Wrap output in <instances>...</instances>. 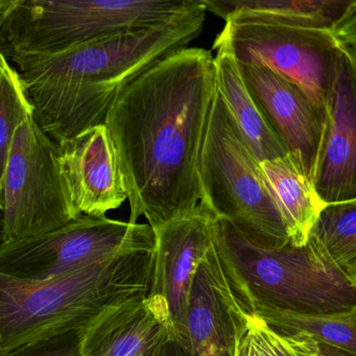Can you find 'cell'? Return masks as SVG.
I'll return each instance as SVG.
<instances>
[{"mask_svg":"<svg viewBox=\"0 0 356 356\" xmlns=\"http://www.w3.org/2000/svg\"><path fill=\"white\" fill-rule=\"evenodd\" d=\"M211 51L186 47L124 85L107 127L130 204V222L151 228L201 201L199 160L216 95Z\"/></svg>","mask_w":356,"mask_h":356,"instance_id":"cell-1","label":"cell"},{"mask_svg":"<svg viewBox=\"0 0 356 356\" xmlns=\"http://www.w3.org/2000/svg\"><path fill=\"white\" fill-rule=\"evenodd\" d=\"M205 7L164 26L120 33L53 54H15L33 118L61 143L105 124L120 89L156 62L186 49L201 34Z\"/></svg>","mask_w":356,"mask_h":356,"instance_id":"cell-2","label":"cell"},{"mask_svg":"<svg viewBox=\"0 0 356 356\" xmlns=\"http://www.w3.org/2000/svg\"><path fill=\"white\" fill-rule=\"evenodd\" d=\"M155 249L43 281L0 275V353L79 331L108 306L149 296Z\"/></svg>","mask_w":356,"mask_h":356,"instance_id":"cell-3","label":"cell"},{"mask_svg":"<svg viewBox=\"0 0 356 356\" xmlns=\"http://www.w3.org/2000/svg\"><path fill=\"white\" fill-rule=\"evenodd\" d=\"M203 8L202 0H6L0 51L53 54L120 33L164 26Z\"/></svg>","mask_w":356,"mask_h":356,"instance_id":"cell-4","label":"cell"},{"mask_svg":"<svg viewBox=\"0 0 356 356\" xmlns=\"http://www.w3.org/2000/svg\"><path fill=\"white\" fill-rule=\"evenodd\" d=\"M199 180L201 201L218 220L259 245H289L261 165L216 90L200 154Z\"/></svg>","mask_w":356,"mask_h":356,"instance_id":"cell-5","label":"cell"},{"mask_svg":"<svg viewBox=\"0 0 356 356\" xmlns=\"http://www.w3.org/2000/svg\"><path fill=\"white\" fill-rule=\"evenodd\" d=\"M218 239L252 303L314 314L356 308V284L307 245L266 247L222 220Z\"/></svg>","mask_w":356,"mask_h":356,"instance_id":"cell-6","label":"cell"},{"mask_svg":"<svg viewBox=\"0 0 356 356\" xmlns=\"http://www.w3.org/2000/svg\"><path fill=\"white\" fill-rule=\"evenodd\" d=\"M213 49L227 51L238 64L270 68L302 89L327 118L341 55L356 57L333 33L264 24L226 22Z\"/></svg>","mask_w":356,"mask_h":356,"instance_id":"cell-7","label":"cell"},{"mask_svg":"<svg viewBox=\"0 0 356 356\" xmlns=\"http://www.w3.org/2000/svg\"><path fill=\"white\" fill-rule=\"evenodd\" d=\"M155 249L149 224L80 216L54 230L0 245V275L43 281L132 252Z\"/></svg>","mask_w":356,"mask_h":356,"instance_id":"cell-8","label":"cell"},{"mask_svg":"<svg viewBox=\"0 0 356 356\" xmlns=\"http://www.w3.org/2000/svg\"><path fill=\"white\" fill-rule=\"evenodd\" d=\"M55 152L56 143L33 115L26 118L14 135L0 191L3 243L36 236L74 220Z\"/></svg>","mask_w":356,"mask_h":356,"instance_id":"cell-9","label":"cell"},{"mask_svg":"<svg viewBox=\"0 0 356 356\" xmlns=\"http://www.w3.org/2000/svg\"><path fill=\"white\" fill-rule=\"evenodd\" d=\"M252 302L216 235L189 291L184 349L188 356H235Z\"/></svg>","mask_w":356,"mask_h":356,"instance_id":"cell-10","label":"cell"},{"mask_svg":"<svg viewBox=\"0 0 356 356\" xmlns=\"http://www.w3.org/2000/svg\"><path fill=\"white\" fill-rule=\"evenodd\" d=\"M237 65L248 90L287 155L314 185L328 118L297 85L266 66L258 63Z\"/></svg>","mask_w":356,"mask_h":356,"instance_id":"cell-11","label":"cell"},{"mask_svg":"<svg viewBox=\"0 0 356 356\" xmlns=\"http://www.w3.org/2000/svg\"><path fill=\"white\" fill-rule=\"evenodd\" d=\"M218 230V216L202 201L191 211L153 230L155 254L149 295L158 296L168 304L174 339L182 347L191 282Z\"/></svg>","mask_w":356,"mask_h":356,"instance_id":"cell-12","label":"cell"},{"mask_svg":"<svg viewBox=\"0 0 356 356\" xmlns=\"http://www.w3.org/2000/svg\"><path fill=\"white\" fill-rule=\"evenodd\" d=\"M55 154L74 218L106 216L128 200L105 124L87 129L56 143Z\"/></svg>","mask_w":356,"mask_h":356,"instance_id":"cell-13","label":"cell"},{"mask_svg":"<svg viewBox=\"0 0 356 356\" xmlns=\"http://www.w3.org/2000/svg\"><path fill=\"white\" fill-rule=\"evenodd\" d=\"M174 339L168 304L138 296L102 310L78 331L80 356H160Z\"/></svg>","mask_w":356,"mask_h":356,"instance_id":"cell-14","label":"cell"},{"mask_svg":"<svg viewBox=\"0 0 356 356\" xmlns=\"http://www.w3.org/2000/svg\"><path fill=\"white\" fill-rule=\"evenodd\" d=\"M356 57L339 60L314 191L324 204L356 200Z\"/></svg>","mask_w":356,"mask_h":356,"instance_id":"cell-15","label":"cell"},{"mask_svg":"<svg viewBox=\"0 0 356 356\" xmlns=\"http://www.w3.org/2000/svg\"><path fill=\"white\" fill-rule=\"evenodd\" d=\"M226 22L327 31L355 51L356 0H202Z\"/></svg>","mask_w":356,"mask_h":356,"instance_id":"cell-16","label":"cell"},{"mask_svg":"<svg viewBox=\"0 0 356 356\" xmlns=\"http://www.w3.org/2000/svg\"><path fill=\"white\" fill-rule=\"evenodd\" d=\"M216 51V91L248 147L259 163L284 157V147L248 90L234 58L227 51Z\"/></svg>","mask_w":356,"mask_h":356,"instance_id":"cell-17","label":"cell"},{"mask_svg":"<svg viewBox=\"0 0 356 356\" xmlns=\"http://www.w3.org/2000/svg\"><path fill=\"white\" fill-rule=\"evenodd\" d=\"M260 165L284 222L289 245L304 247L325 204L289 155L262 162Z\"/></svg>","mask_w":356,"mask_h":356,"instance_id":"cell-18","label":"cell"},{"mask_svg":"<svg viewBox=\"0 0 356 356\" xmlns=\"http://www.w3.org/2000/svg\"><path fill=\"white\" fill-rule=\"evenodd\" d=\"M254 314L283 332H304L318 343L323 356H356V308L314 314L252 303Z\"/></svg>","mask_w":356,"mask_h":356,"instance_id":"cell-19","label":"cell"},{"mask_svg":"<svg viewBox=\"0 0 356 356\" xmlns=\"http://www.w3.org/2000/svg\"><path fill=\"white\" fill-rule=\"evenodd\" d=\"M306 245L356 284V200L325 204L308 233Z\"/></svg>","mask_w":356,"mask_h":356,"instance_id":"cell-20","label":"cell"},{"mask_svg":"<svg viewBox=\"0 0 356 356\" xmlns=\"http://www.w3.org/2000/svg\"><path fill=\"white\" fill-rule=\"evenodd\" d=\"M31 115L32 106L19 76L0 51V191L14 135Z\"/></svg>","mask_w":356,"mask_h":356,"instance_id":"cell-21","label":"cell"},{"mask_svg":"<svg viewBox=\"0 0 356 356\" xmlns=\"http://www.w3.org/2000/svg\"><path fill=\"white\" fill-rule=\"evenodd\" d=\"M247 339L250 356H323L309 335L277 330L254 312L248 314Z\"/></svg>","mask_w":356,"mask_h":356,"instance_id":"cell-22","label":"cell"},{"mask_svg":"<svg viewBox=\"0 0 356 356\" xmlns=\"http://www.w3.org/2000/svg\"><path fill=\"white\" fill-rule=\"evenodd\" d=\"M0 356H80L78 331L16 348L0 353Z\"/></svg>","mask_w":356,"mask_h":356,"instance_id":"cell-23","label":"cell"},{"mask_svg":"<svg viewBox=\"0 0 356 356\" xmlns=\"http://www.w3.org/2000/svg\"><path fill=\"white\" fill-rule=\"evenodd\" d=\"M160 356H188V354L178 341L172 339L166 343Z\"/></svg>","mask_w":356,"mask_h":356,"instance_id":"cell-24","label":"cell"},{"mask_svg":"<svg viewBox=\"0 0 356 356\" xmlns=\"http://www.w3.org/2000/svg\"><path fill=\"white\" fill-rule=\"evenodd\" d=\"M235 356H250L249 346H248L247 332L245 335L239 337L235 350Z\"/></svg>","mask_w":356,"mask_h":356,"instance_id":"cell-25","label":"cell"},{"mask_svg":"<svg viewBox=\"0 0 356 356\" xmlns=\"http://www.w3.org/2000/svg\"><path fill=\"white\" fill-rule=\"evenodd\" d=\"M3 243V210L0 208V245Z\"/></svg>","mask_w":356,"mask_h":356,"instance_id":"cell-26","label":"cell"},{"mask_svg":"<svg viewBox=\"0 0 356 356\" xmlns=\"http://www.w3.org/2000/svg\"><path fill=\"white\" fill-rule=\"evenodd\" d=\"M6 0H0V9L5 6Z\"/></svg>","mask_w":356,"mask_h":356,"instance_id":"cell-27","label":"cell"}]
</instances>
